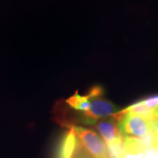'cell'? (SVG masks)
Here are the masks:
<instances>
[{"mask_svg": "<svg viewBox=\"0 0 158 158\" xmlns=\"http://www.w3.org/2000/svg\"><path fill=\"white\" fill-rule=\"evenodd\" d=\"M103 90L100 86H95L89 92L90 106L86 113L80 115L78 123L92 126L96 120L113 117L120 111L119 108L109 100L102 97Z\"/></svg>", "mask_w": 158, "mask_h": 158, "instance_id": "6da1fadb", "label": "cell"}, {"mask_svg": "<svg viewBox=\"0 0 158 158\" xmlns=\"http://www.w3.org/2000/svg\"><path fill=\"white\" fill-rule=\"evenodd\" d=\"M118 127L123 137L140 138L152 131L156 120L138 114L125 112Z\"/></svg>", "mask_w": 158, "mask_h": 158, "instance_id": "7a4b0ae2", "label": "cell"}, {"mask_svg": "<svg viewBox=\"0 0 158 158\" xmlns=\"http://www.w3.org/2000/svg\"><path fill=\"white\" fill-rule=\"evenodd\" d=\"M79 143L93 158H110L106 143L94 130L81 126H73Z\"/></svg>", "mask_w": 158, "mask_h": 158, "instance_id": "3957f363", "label": "cell"}, {"mask_svg": "<svg viewBox=\"0 0 158 158\" xmlns=\"http://www.w3.org/2000/svg\"><path fill=\"white\" fill-rule=\"evenodd\" d=\"M92 126L98 130L107 147L124 141V137L120 133L118 122L115 118L108 117L96 120Z\"/></svg>", "mask_w": 158, "mask_h": 158, "instance_id": "277c9868", "label": "cell"}, {"mask_svg": "<svg viewBox=\"0 0 158 158\" xmlns=\"http://www.w3.org/2000/svg\"><path fill=\"white\" fill-rule=\"evenodd\" d=\"M80 145L73 128L65 133L59 143L56 158H73Z\"/></svg>", "mask_w": 158, "mask_h": 158, "instance_id": "5b68a950", "label": "cell"}, {"mask_svg": "<svg viewBox=\"0 0 158 158\" xmlns=\"http://www.w3.org/2000/svg\"><path fill=\"white\" fill-rule=\"evenodd\" d=\"M147 149L140 143L139 139L124 137V147L121 158H145Z\"/></svg>", "mask_w": 158, "mask_h": 158, "instance_id": "8992f818", "label": "cell"}, {"mask_svg": "<svg viewBox=\"0 0 158 158\" xmlns=\"http://www.w3.org/2000/svg\"><path fill=\"white\" fill-rule=\"evenodd\" d=\"M65 104L72 109L80 112V115H82L89 109V96L88 94L86 95H81L76 92L73 95L65 100Z\"/></svg>", "mask_w": 158, "mask_h": 158, "instance_id": "52a82bcc", "label": "cell"}, {"mask_svg": "<svg viewBox=\"0 0 158 158\" xmlns=\"http://www.w3.org/2000/svg\"><path fill=\"white\" fill-rule=\"evenodd\" d=\"M124 110L125 112H130V113L138 114V115L143 116L145 117L157 120L155 118L154 110L149 109V108L146 107L141 101L131 105L129 107L124 109Z\"/></svg>", "mask_w": 158, "mask_h": 158, "instance_id": "ba28073f", "label": "cell"}, {"mask_svg": "<svg viewBox=\"0 0 158 158\" xmlns=\"http://www.w3.org/2000/svg\"><path fill=\"white\" fill-rule=\"evenodd\" d=\"M146 107L149 109L155 110L158 107V95H155L150 98H146L141 101Z\"/></svg>", "mask_w": 158, "mask_h": 158, "instance_id": "9c48e42d", "label": "cell"}, {"mask_svg": "<svg viewBox=\"0 0 158 158\" xmlns=\"http://www.w3.org/2000/svg\"><path fill=\"white\" fill-rule=\"evenodd\" d=\"M153 132L155 133V135H158V119L156 120L155 122V124H154L153 127Z\"/></svg>", "mask_w": 158, "mask_h": 158, "instance_id": "30bf717a", "label": "cell"}, {"mask_svg": "<svg viewBox=\"0 0 158 158\" xmlns=\"http://www.w3.org/2000/svg\"><path fill=\"white\" fill-rule=\"evenodd\" d=\"M153 158H158V149L156 150V152L155 154V155H154Z\"/></svg>", "mask_w": 158, "mask_h": 158, "instance_id": "8fae6325", "label": "cell"}]
</instances>
